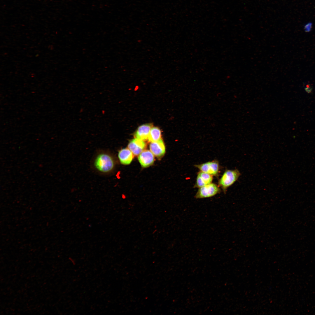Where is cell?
Instances as JSON below:
<instances>
[{"label":"cell","instance_id":"6da1fadb","mask_svg":"<svg viewBox=\"0 0 315 315\" xmlns=\"http://www.w3.org/2000/svg\"><path fill=\"white\" fill-rule=\"evenodd\" d=\"M93 164L94 168L99 172L107 174L111 172L114 169L115 161L110 153L102 152L96 155Z\"/></svg>","mask_w":315,"mask_h":315},{"label":"cell","instance_id":"7a4b0ae2","mask_svg":"<svg viewBox=\"0 0 315 315\" xmlns=\"http://www.w3.org/2000/svg\"><path fill=\"white\" fill-rule=\"evenodd\" d=\"M241 173L237 169H226L218 181V186L225 193L228 188L238 179Z\"/></svg>","mask_w":315,"mask_h":315},{"label":"cell","instance_id":"3957f363","mask_svg":"<svg viewBox=\"0 0 315 315\" xmlns=\"http://www.w3.org/2000/svg\"><path fill=\"white\" fill-rule=\"evenodd\" d=\"M218 185L211 183L199 188L195 197L196 199H203L210 197L219 193L221 190Z\"/></svg>","mask_w":315,"mask_h":315},{"label":"cell","instance_id":"277c9868","mask_svg":"<svg viewBox=\"0 0 315 315\" xmlns=\"http://www.w3.org/2000/svg\"><path fill=\"white\" fill-rule=\"evenodd\" d=\"M194 166L200 171L207 173L212 176H217L219 173V162L217 160L208 162Z\"/></svg>","mask_w":315,"mask_h":315},{"label":"cell","instance_id":"5b68a950","mask_svg":"<svg viewBox=\"0 0 315 315\" xmlns=\"http://www.w3.org/2000/svg\"><path fill=\"white\" fill-rule=\"evenodd\" d=\"M146 146V144L143 140L136 138L131 140L128 146V148L135 155H139Z\"/></svg>","mask_w":315,"mask_h":315},{"label":"cell","instance_id":"8992f818","mask_svg":"<svg viewBox=\"0 0 315 315\" xmlns=\"http://www.w3.org/2000/svg\"><path fill=\"white\" fill-rule=\"evenodd\" d=\"M138 160L143 167H147L154 162V157L151 152L148 150H144L139 155Z\"/></svg>","mask_w":315,"mask_h":315},{"label":"cell","instance_id":"52a82bcc","mask_svg":"<svg viewBox=\"0 0 315 315\" xmlns=\"http://www.w3.org/2000/svg\"><path fill=\"white\" fill-rule=\"evenodd\" d=\"M213 176L200 171L197 173L194 188H200L212 183Z\"/></svg>","mask_w":315,"mask_h":315},{"label":"cell","instance_id":"ba28073f","mask_svg":"<svg viewBox=\"0 0 315 315\" xmlns=\"http://www.w3.org/2000/svg\"><path fill=\"white\" fill-rule=\"evenodd\" d=\"M150 150L155 156L160 158L165 152V148L162 140L161 139L155 142H152L150 145Z\"/></svg>","mask_w":315,"mask_h":315},{"label":"cell","instance_id":"9c48e42d","mask_svg":"<svg viewBox=\"0 0 315 315\" xmlns=\"http://www.w3.org/2000/svg\"><path fill=\"white\" fill-rule=\"evenodd\" d=\"M152 127V125L150 124H145L140 126L135 133V137L143 141L146 140L148 138Z\"/></svg>","mask_w":315,"mask_h":315},{"label":"cell","instance_id":"30bf717a","mask_svg":"<svg viewBox=\"0 0 315 315\" xmlns=\"http://www.w3.org/2000/svg\"><path fill=\"white\" fill-rule=\"evenodd\" d=\"M133 154L128 148L120 149L118 151V157L120 162L124 165L129 164L133 160Z\"/></svg>","mask_w":315,"mask_h":315},{"label":"cell","instance_id":"8fae6325","mask_svg":"<svg viewBox=\"0 0 315 315\" xmlns=\"http://www.w3.org/2000/svg\"><path fill=\"white\" fill-rule=\"evenodd\" d=\"M161 137V132L160 129L156 127L152 128L148 137L149 141L151 142L156 141L160 139Z\"/></svg>","mask_w":315,"mask_h":315},{"label":"cell","instance_id":"7c38bea8","mask_svg":"<svg viewBox=\"0 0 315 315\" xmlns=\"http://www.w3.org/2000/svg\"><path fill=\"white\" fill-rule=\"evenodd\" d=\"M304 86V89L307 93H310L312 91L313 87L312 84L309 83H306Z\"/></svg>","mask_w":315,"mask_h":315},{"label":"cell","instance_id":"4fadbf2b","mask_svg":"<svg viewBox=\"0 0 315 315\" xmlns=\"http://www.w3.org/2000/svg\"><path fill=\"white\" fill-rule=\"evenodd\" d=\"M312 27V24L309 23L306 25L304 27V29L306 32H309L311 30Z\"/></svg>","mask_w":315,"mask_h":315}]
</instances>
